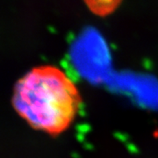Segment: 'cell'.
Instances as JSON below:
<instances>
[{
	"mask_svg": "<svg viewBox=\"0 0 158 158\" xmlns=\"http://www.w3.org/2000/svg\"><path fill=\"white\" fill-rule=\"evenodd\" d=\"M90 9L99 15H105L113 11L120 0H85Z\"/></svg>",
	"mask_w": 158,
	"mask_h": 158,
	"instance_id": "2",
	"label": "cell"
},
{
	"mask_svg": "<svg viewBox=\"0 0 158 158\" xmlns=\"http://www.w3.org/2000/svg\"><path fill=\"white\" fill-rule=\"evenodd\" d=\"M83 99L78 88L59 68L32 69L14 85L12 104L33 129L51 136L65 132L75 120Z\"/></svg>",
	"mask_w": 158,
	"mask_h": 158,
	"instance_id": "1",
	"label": "cell"
}]
</instances>
